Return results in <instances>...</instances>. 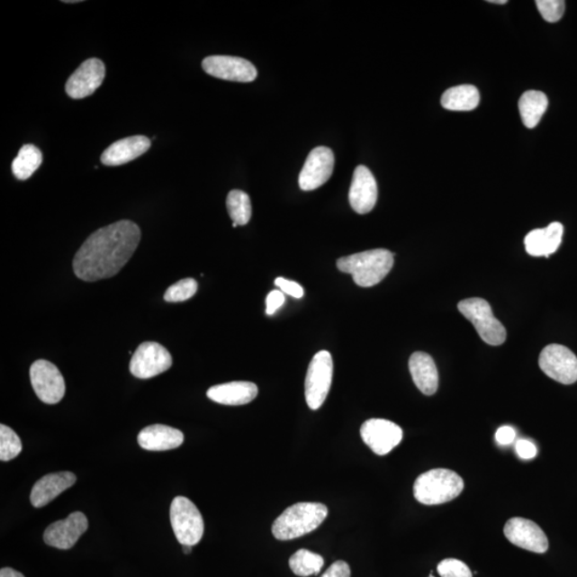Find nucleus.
I'll return each instance as SVG.
<instances>
[{
	"instance_id": "58836bf2",
	"label": "nucleus",
	"mask_w": 577,
	"mask_h": 577,
	"mask_svg": "<svg viewBox=\"0 0 577 577\" xmlns=\"http://www.w3.org/2000/svg\"><path fill=\"white\" fill-rule=\"evenodd\" d=\"M192 550H193V546H191V545H183V553L187 554V555H188V554H191Z\"/></svg>"
},
{
	"instance_id": "f8f14e48",
	"label": "nucleus",
	"mask_w": 577,
	"mask_h": 577,
	"mask_svg": "<svg viewBox=\"0 0 577 577\" xmlns=\"http://www.w3.org/2000/svg\"><path fill=\"white\" fill-rule=\"evenodd\" d=\"M361 437L375 455H385L401 443L403 431L395 422L373 419L364 422Z\"/></svg>"
},
{
	"instance_id": "f3484780",
	"label": "nucleus",
	"mask_w": 577,
	"mask_h": 577,
	"mask_svg": "<svg viewBox=\"0 0 577 577\" xmlns=\"http://www.w3.org/2000/svg\"><path fill=\"white\" fill-rule=\"evenodd\" d=\"M348 200L352 209L358 214H367L375 207L378 185L373 173L365 166H358L354 170Z\"/></svg>"
},
{
	"instance_id": "bb28decb",
	"label": "nucleus",
	"mask_w": 577,
	"mask_h": 577,
	"mask_svg": "<svg viewBox=\"0 0 577 577\" xmlns=\"http://www.w3.org/2000/svg\"><path fill=\"white\" fill-rule=\"evenodd\" d=\"M289 565L295 575L307 577L320 573L324 565V559L319 554L302 548L291 556Z\"/></svg>"
},
{
	"instance_id": "9b49d317",
	"label": "nucleus",
	"mask_w": 577,
	"mask_h": 577,
	"mask_svg": "<svg viewBox=\"0 0 577 577\" xmlns=\"http://www.w3.org/2000/svg\"><path fill=\"white\" fill-rule=\"evenodd\" d=\"M205 73L225 81L238 83L254 82L258 76L250 61L233 56H209L203 61Z\"/></svg>"
},
{
	"instance_id": "412c9836",
	"label": "nucleus",
	"mask_w": 577,
	"mask_h": 577,
	"mask_svg": "<svg viewBox=\"0 0 577 577\" xmlns=\"http://www.w3.org/2000/svg\"><path fill=\"white\" fill-rule=\"evenodd\" d=\"M410 375L419 390L427 396H432L438 388V371L429 354L416 352L410 358Z\"/></svg>"
},
{
	"instance_id": "f704fd0d",
	"label": "nucleus",
	"mask_w": 577,
	"mask_h": 577,
	"mask_svg": "<svg viewBox=\"0 0 577 577\" xmlns=\"http://www.w3.org/2000/svg\"><path fill=\"white\" fill-rule=\"evenodd\" d=\"M517 453L519 458L524 460L534 459L538 450L534 443L527 441V439H519L516 446Z\"/></svg>"
},
{
	"instance_id": "9d476101",
	"label": "nucleus",
	"mask_w": 577,
	"mask_h": 577,
	"mask_svg": "<svg viewBox=\"0 0 577 577\" xmlns=\"http://www.w3.org/2000/svg\"><path fill=\"white\" fill-rule=\"evenodd\" d=\"M539 365L548 378L562 384L570 385L577 381V357L567 347H545L540 354Z\"/></svg>"
},
{
	"instance_id": "5701e85b",
	"label": "nucleus",
	"mask_w": 577,
	"mask_h": 577,
	"mask_svg": "<svg viewBox=\"0 0 577 577\" xmlns=\"http://www.w3.org/2000/svg\"><path fill=\"white\" fill-rule=\"evenodd\" d=\"M185 442V434L164 425H152L141 430L139 444L149 451H166L180 447Z\"/></svg>"
},
{
	"instance_id": "20e7f679",
	"label": "nucleus",
	"mask_w": 577,
	"mask_h": 577,
	"mask_svg": "<svg viewBox=\"0 0 577 577\" xmlns=\"http://www.w3.org/2000/svg\"><path fill=\"white\" fill-rule=\"evenodd\" d=\"M464 489L461 476L447 468L421 473L414 483V496L422 505H442L456 499Z\"/></svg>"
},
{
	"instance_id": "423d86ee",
	"label": "nucleus",
	"mask_w": 577,
	"mask_h": 577,
	"mask_svg": "<svg viewBox=\"0 0 577 577\" xmlns=\"http://www.w3.org/2000/svg\"><path fill=\"white\" fill-rule=\"evenodd\" d=\"M170 523L176 540L182 545L194 546L203 539L204 524L202 513L186 497H176L171 502Z\"/></svg>"
},
{
	"instance_id": "e433bc0d",
	"label": "nucleus",
	"mask_w": 577,
	"mask_h": 577,
	"mask_svg": "<svg viewBox=\"0 0 577 577\" xmlns=\"http://www.w3.org/2000/svg\"><path fill=\"white\" fill-rule=\"evenodd\" d=\"M516 437V430L510 426L500 427L495 434L496 442L500 445H509L514 441Z\"/></svg>"
},
{
	"instance_id": "6e6552de",
	"label": "nucleus",
	"mask_w": 577,
	"mask_h": 577,
	"mask_svg": "<svg viewBox=\"0 0 577 577\" xmlns=\"http://www.w3.org/2000/svg\"><path fill=\"white\" fill-rule=\"evenodd\" d=\"M171 365L173 357L167 348L158 342L147 341L137 347L131 359L130 370L136 378L146 380L165 373Z\"/></svg>"
},
{
	"instance_id": "7ed1b4c3",
	"label": "nucleus",
	"mask_w": 577,
	"mask_h": 577,
	"mask_svg": "<svg viewBox=\"0 0 577 577\" xmlns=\"http://www.w3.org/2000/svg\"><path fill=\"white\" fill-rule=\"evenodd\" d=\"M328 514V507L320 502H297L276 518L272 533L281 541L300 538L316 530Z\"/></svg>"
},
{
	"instance_id": "a211bd4d",
	"label": "nucleus",
	"mask_w": 577,
	"mask_h": 577,
	"mask_svg": "<svg viewBox=\"0 0 577 577\" xmlns=\"http://www.w3.org/2000/svg\"><path fill=\"white\" fill-rule=\"evenodd\" d=\"M77 482V476L71 472L49 473L38 480L33 485L31 493V501L33 507L42 508L53 501L66 490L73 487Z\"/></svg>"
},
{
	"instance_id": "2eb2a0df",
	"label": "nucleus",
	"mask_w": 577,
	"mask_h": 577,
	"mask_svg": "<svg viewBox=\"0 0 577 577\" xmlns=\"http://www.w3.org/2000/svg\"><path fill=\"white\" fill-rule=\"evenodd\" d=\"M506 538L512 545L524 550L544 554L548 550V540L545 531L530 519L513 518L504 527Z\"/></svg>"
},
{
	"instance_id": "c756f323",
	"label": "nucleus",
	"mask_w": 577,
	"mask_h": 577,
	"mask_svg": "<svg viewBox=\"0 0 577 577\" xmlns=\"http://www.w3.org/2000/svg\"><path fill=\"white\" fill-rule=\"evenodd\" d=\"M198 284L195 279L185 278L166 291L164 300L168 302H180L192 299L196 294Z\"/></svg>"
},
{
	"instance_id": "ea45409f",
	"label": "nucleus",
	"mask_w": 577,
	"mask_h": 577,
	"mask_svg": "<svg viewBox=\"0 0 577 577\" xmlns=\"http://www.w3.org/2000/svg\"><path fill=\"white\" fill-rule=\"evenodd\" d=\"M489 3L505 5L507 4V0H491Z\"/></svg>"
},
{
	"instance_id": "1a4fd4ad",
	"label": "nucleus",
	"mask_w": 577,
	"mask_h": 577,
	"mask_svg": "<svg viewBox=\"0 0 577 577\" xmlns=\"http://www.w3.org/2000/svg\"><path fill=\"white\" fill-rule=\"evenodd\" d=\"M30 374L33 391L42 402L56 404L65 397V379L54 364L39 359L32 365Z\"/></svg>"
},
{
	"instance_id": "c9c22d12",
	"label": "nucleus",
	"mask_w": 577,
	"mask_h": 577,
	"mask_svg": "<svg viewBox=\"0 0 577 577\" xmlns=\"http://www.w3.org/2000/svg\"><path fill=\"white\" fill-rule=\"evenodd\" d=\"M321 577H351V569L346 562H336Z\"/></svg>"
},
{
	"instance_id": "dca6fc26",
	"label": "nucleus",
	"mask_w": 577,
	"mask_h": 577,
	"mask_svg": "<svg viewBox=\"0 0 577 577\" xmlns=\"http://www.w3.org/2000/svg\"><path fill=\"white\" fill-rule=\"evenodd\" d=\"M105 77V66L98 59L83 62L68 79L66 91L72 99L87 98L100 87Z\"/></svg>"
},
{
	"instance_id": "b1692460",
	"label": "nucleus",
	"mask_w": 577,
	"mask_h": 577,
	"mask_svg": "<svg viewBox=\"0 0 577 577\" xmlns=\"http://www.w3.org/2000/svg\"><path fill=\"white\" fill-rule=\"evenodd\" d=\"M441 103L444 108L453 112L475 110L480 103L478 89L473 85H461L446 90Z\"/></svg>"
},
{
	"instance_id": "6ab92c4d",
	"label": "nucleus",
	"mask_w": 577,
	"mask_h": 577,
	"mask_svg": "<svg viewBox=\"0 0 577 577\" xmlns=\"http://www.w3.org/2000/svg\"><path fill=\"white\" fill-rule=\"evenodd\" d=\"M151 147V140L146 136L137 135L120 140L108 147L101 157L105 166H120L134 161Z\"/></svg>"
},
{
	"instance_id": "7c9ffc66",
	"label": "nucleus",
	"mask_w": 577,
	"mask_h": 577,
	"mask_svg": "<svg viewBox=\"0 0 577 577\" xmlns=\"http://www.w3.org/2000/svg\"><path fill=\"white\" fill-rule=\"evenodd\" d=\"M536 5L548 23H556L563 16L565 3L563 0H536Z\"/></svg>"
},
{
	"instance_id": "393cba45",
	"label": "nucleus",
	"mask_w": 577,
	"mask_h": 577,
	"mask_svg": "<svg viewBox=\"0 0 577 577\" xmlns=\"http://www.w3.org/2000/svg\"><path fill=\"white\" fill-rule=\"evenodd\" d=\"M548 99L538 90H528L518 101V111L525 127L534 129L547 110Z\"/></svg>"
},
{
	"instance_id": "4be33fe9",
	"label": "nucleus",
	"mask_w": 577,
	"mask_h": 577,
	"mask_svg": "<svg viewBox=\"0 0 577 577\" xmlns=\"http://www.w3.org/2000/svg\"><path fill=\"white\" fill-rule=\"evenodd\" d=\"M212 401L224 405L248 404L258 396V387L251 382H230L211 387L207 392Z\"/></svg>"
},
{
	"instance_id": "f257e3e1",
	"label": "nucleus",
	"mask_w": 577,
	"mask_h": 577,
	"mask_svg": "<svg viewBox=\"0 0 577 577\" xmlns=\"http://www.w3.org/2000/svg\"><path fill=\"white\" fill-rule=\"evenodd\" d=\"M140 239V228L132 221L101 228L90 234L74 257V273L88 283L117 275L132 258Z\"/></svg>"
},
{
	"instance_id": "a878e982",
	"label": "nucleus",
	"mask_w": 577,
	"mask_h": 577,
	"mask_svg": "<svg viewBox=\"0 0 577 577\" xmlns=\"http://www.w3.org/2000/svg\"><path fill=\"white\" fill-rule=\"evenodd\" d=\"M42 163V153L33 145L21 148L13 163V173L19 180L30 179Z\"/></svg>"
},
{
	"instance_id": "2f4dec72",
	"label": "nucleus",
	"mask_w": 577,
	"mask_h": 577,
	"mask_svg": "<svg viewBox=\"0 0 577 577\" xmlns=\"http://www.w3.org/2000/svg\"><path fill=\"white\" fill-rule=\"evenodd\" d=\"M437 572L441 577H473L470 568L464 563L455 558L444 559L439 563Z\"/></svg>"
},
{
	"instance_id": "4468645a",
	"label": "nucleus",
	"mask_w": 577,
	"mask_h": 577,
	"mask_svg": "<svg viewBox=\"0 0 577 577\" xmlns=\"http://www.w3.org/2000/svg\"><path fill=\"white\" fill-rule=\"evenodd\" d=\"M83 512H73L66 519L50 524L44 531V542L59 550H70L88 529Z\"/></svg>"
},
{
	"instance_id": "c85d7f7f",
	"label": "nucleus",
	"mask_w": 577,
	"mask_h": 577,
	"mask_svg": "<svg viewBox=\"0 0 577 577\" xmlns=\"http://www.w3.org/2000/svg\"><path fill=\"white\" fill-rule=\"evenodd\" d=\"M23 445L17 434L8 426H0V460H14L22 453Z\"/></svg>"
},
{
	"instance_id": "f03ea898",
	"label": "nucleus",
	"mask_w": 577,
	"mask_h": 577,
	"mask_svg": "<svg viewBox=\"0 0 577 577\" xmlns=\"http://www.w3.org/2000/svg\"><path fill=\"white\" fill-rule=\"evenodd\" d=\"M392 266L393 254L387 249L363 251L337 260L338 270L351 274L354 283L363 288L380 284Z\"/></svg>"
},
{
	"instance_id": "0eeeda50",
	"label": "nucleus",
	"mask_w": 577,
	"mask_h": 577,
	"mask_svg": "<svg viewBox=\"0 0 577 577\" xmlns=\"http://www.w3.org/2000/svg\"><path fill=\"white\" fill-rule=\"evenodd\" d=\"M333 357L329 351H320L313 356L307 370L305 397L308 407L316 410L327 400L333 380Z\"/></svg>"
},
{
	"instance_id": "cd10ccee",
	"label": "nucleus",
	"mask_w": 577,
	"mask_h": 577,
	"mask_svg": "<svg viewBox=\"0 0 577 577\" xmlns=\"http://www.w3.org/2000/svg\"><path fill=\"white\" fill-rule=\"evenodd\" d=\"M227 209L232 221L238 226L247 225L253 213L249 196L247 193L239 190H233L228 194Z\"/></svg>"
},
{
	"instance_id": "a19ab883",
	"label": "nucleus",
	"mask_w": 577,
	"mask_h": 577,
	"mask_svg": "<svg viewBox=\"0 0 577 577\" xmlns=\"http://www.w3.org/2000/svg\"><path fill=\"white\" fill-rule=\"evenodd\" d=\"M429 577H434L432 574Z\"/></svg>"
},
{
	"instance_id": "ddd939ff",
	"label": "nucleus",
	"mask_w": 577,
	"mask_h": 577,
	"mask_svg": "<svg viewBox=\"0 0 577 577\" xmlns=\"http://www.w3.org/2000/svg\"><path fill=\"white\" fill-rule=\"evenodd\" d=\"M335 157L329 148H314L300 174L301 190L310 192L321 187L333 175Z\"/></svg>"
},
{
	"instance_id": "39448f33",
	"label": "nucleus",
	"mask_w": 577,
	"mask_h": 577,
	"mask_svg": "<svg viewBox=\"0 0 577 577\" xmlns=\"http://www.w3.org/2000/svg\"><path fill=\"white\" fill-rule=\"evenodd\" d=\"M459 311L475 327L482 339L490 346H500L507 338L506 329L494 317L489 302L479 297L463 300L458 304Z\"/></svg>"
},
{
	"instance_id": "aec40b11",
	"label": "nucleus",
	"mask_w": 577,
	"mask_h": 577,
	"mask_svg": "<svg viewBox=\"0 0 577 577\" xmlns=\"http://www.w3.org/2000/svg\"><path fill=\"white\" fill-rule=\"evenodd\" d=\"M563 226L561 222H552L544 230L530 231L525 238V248L534 257H550L561 247Z\"/></svg>"
},
{
	"instance_id": "473e14b6",
	"label": "nucleus",
	"mask_w": 577,
	"mask_h": 577,
	"mask_svg": "<svg viewBox=\"0 0 577 577\" xmlns=\"http://www.w3.org/2000/svg\"><path fill=\"white\" fill-rule=\"evenodd\" d=\"M275 284L279 289H281L284 294L295 297V299H302V297L304 296V289H302L300 284L288 281V279L283 277H278L276 278Z\"/></svg>"
},
{
	"instance_id": "4c0bfd02",
	"label": "nucleus",
	"mask_w": 577,
	"mask_h": 577,
	"mask_svg": "<svg viewBox=\"0 0 577 577\" xmlns=\"http://www.w3.org/2000/svg\"><path fill=\"white\" fill-rule=\"evenodd\" d=\"M0 577H25L17 571L11 568H3L0 570Z\"/></svg>"
},
{
	"instance_id": "72a5a7b5",
	"label": "nucleus",
	"mask_w": 577,
	"mask_h": 577,
	"mask_svg": "<svg viewBox=\"0 0 577 577\" xmlns=\"http://www.w3.org/2000/svg\"><path fill=\"white\" fill-rule=\"evenodd\" d=\"M284 294L281 290H274L266 297V314L272 316L284 305Z\"/></svg>"
}]
</instances>
